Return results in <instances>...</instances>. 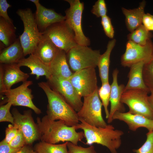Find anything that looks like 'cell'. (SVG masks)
Returning <instances> with one entry per match:
<instances>
[{
  "label": "cell",
  "instance_id": "cell-1",
  "mask_svg": "<svg viewBox=\"0 0 153 153\" xmlns=\"http://www.w3.org/2000/svg\"><path fill=\"white\" fill-rule=\"evenodd\" d=\"M37 121L42 141L52 144L68 142L77 145L84 137L83 131L77 132L75 126H68L62 120H51L46 115Z\"/></svg>",
  "mask_w": 153,
  "mask_h": 153
},
{
  "label": "cell",
  "instance_id": "cell-2",
  "mask_svg": "<svg viewBox=\"0 0 153 153\" xmlns=\"http://www.w3.org/2000/svg\"><path fill=\"white\" fill-rule=\"evenodd\" d=\"M79 119L80 122L75 126V128L76 130H83L86 144L90 146L94 143L100 144L107 148L111 153H118L117 150L121 145V137L124 134L122 131L115 129L110 124L105 127L92 126L83 119Z\"/></svg>",
  "mask_w": 153,
  "mask_h": 153
},
{
  "label": "cell",
  "instance_id": "cell-3",
  "mask_svg": "<svg viewBox=\"0 0 153 153\" xmlns=\"http://www.w3.org/2000/svg\"><path fill=\"white\" fill-rule=\"evenodd\" d=\"M38 84L47 97V116L50 119L62 120L69 126H75L79 123L77 112L61 95L51 88L47 82H41Z\"/></svg>",
  "mask_w": 153,
  "mask_h": 153
},
{
  "label": "cell",
  "instance_id": "cell-4",
  "mask_svg": "<svg viewBox=\"0 0 153 153\" xmlns=\"http://www.w3.org/2000/svg\"><path fill=\"white\" fill-rule=\"evenodd\" d=\"M24 26L23 33L19 36L24 56L33 54L42 36L35 17L30 8L19 9L16 12Z\"/></svg>",
  "mask_w": 153,
  "mask_h": 153
},
{
  "label": "cell",
  "instance_id": "cell-5",
  "mask_svg": "<svg viewBox=\"0 0 153 153\" xmlns=\"http://www.w3.org/2000/svg\"><path fill=\"white\" fill-rule=\"evenodd\" d=\"M101 55L99 50H93L88 46L78 44L66 53L67 62L75 72L97 66Z\"/></svg>",
  "mask_w": 153,
  "mask_h": 153
},
{
  "label": "cell",
  "instance_id": "cell-6",
  "mask_svg": "<svg viewBox=\"0 0 153 153\" xmlns=\"http://www.w3.org/2000/svg\"><path fill=\"white\" fill-rule=\"evenodd\" d=\"M149 92L139 89L124 91L121 97V102L128 106L129 112L141 115L153 120V109L148 100Z\"/></svg>",
  "mask_w": 153,
  "mask_h": 153
},
{
  "label": "cell",
  "instance_id": "cell-7",
  "mask_svg": "<svg viewBox=\"0 0 153 153\" xmlns=\"http://www.w3.org/2000/svg\"><path fill=\"white\" fill-rule=\"evenodd\" d=\"M98 89L84 97L82 106L77 114L79 119H83L91 125L105 127L107 124L102 116L103 105L98 95Z\"/></svg>",
  "mask_w": 153,
  "mask_h": 153
},
{
  "label": "cell",
  "instance_id": "cell-8",
  "mask_svg": "<svg viewBox=\"0 0 153 153\" xmlns=\"http://www.w3.org/2000/svg\"><path fill=\"white\" fill-rule=\"evenodd\" d=\"M41 33L66 53L77 44L74 33L65 20L52 25Z\"/></svg>",
  "mask_w": 153,
  "mask_h": 153
},
{
  "label": "cell",
  "instance_id": "cell-9",
  "mask_svg": "<svg viewBox=\"0 0 153 153\" xmlns=\"http://www.w3.org/2000/svg\"><path fill=\"white\" fill-rule=\"evenodd\" d=\"M70 7L65 11V21L73 31L75 39L77 44L88 46L90 39L84 33L82 27V17L84 9V4L79 0H65Z\"/></svg>",
  "mask_w": 153,
  "mask_h": 153
},
{
  "label": "cell",
  "instance_id": "cell-10",
  "mask_svg": "<svg viewBox=\"0 0 153 153\" xmlns=\"http://www.w3.org/2000/svg\"><path fill=\"white\" fill-rule=\"evenodd\" d=\"M126 50L121 58V63L124 67L143 62L146 63L153 57V43L151 40L142 46L128 40L126 44Z\"/></svg>",
  "mask_w": 153,
  "mask_h": 153
},
{
  "label": "cell",
  "instance_id": "cell-11",
  "mask_svg": "<svg viewBox=\"0 0 153 153\" xmlns=\"http://www.w3.org/2000/svg\"><path fill=\"white\" fill-rule=\"evenodd\" d=\"M47 80L52 89L61 95L76 112L80 110L83 104L82 97L69 79L52 75Z\"/></svg>",
  "mask_w": 153,
  "mask_h": 153
},
{
  "label": "cell",
  "instance_id": "cell-12",
  "mask_svg": "<svg viewBox=\"0 0 153 153\" xmlns=\"http://www.w3.org/2000/svg\"><path fill=\"white\" fill-rule=\"evenodd\" d=\"M95 68H88L75 72L69 79L81 97L89 95L98 89Z\"/></svg>",
  "mask_w": 153,
  "mask_h": 153
},
{
  "label": "cell",
  "instance_id": "cell-13",
  "mask_svg": "<svg viewBox=\"0 0 153 153\" xmlns=\"http://www.w3.org/2000/svg\"><path fill=\"white\" fill-rule=\"evenodd\" d=\"M12 113L14 118V126L22 132L27 145H30L40 138L39 128L34 122L30 110L24 111L22 114L17 109L14 108Z\"/></svg>",
  "mask_w": 153,
  "mask_h": 153
},
{
  "label": "cell",
  "instance_id": "cell-14",
  "mask_svg": "<svg viewBox=\"0 0 153 153\" xmlns=\"http://www.w3.org/2000/svg\"><path fill=\"white\" fill-rule=\"evenodd\" d=\"M33 83L31 81L27 80L16 88L6 90L4 95L6 98V101L11 103L13 106L29 107L36 114H40L41 110L33 103V96L32 94V90L28 87Z\"/></svg>",
  "mask_w": 153,
  "mask_h": 153
},
{
  "label": "cell",
  "instance_id": "cell-15",
  "mask_svg": "<svg viewBox=\"0 0 153 153\" xmlns=\"http://www.w3.org/2000/svg\"><path fill=\"white\" fill-rule=\"evenodd\" d=\"M118 70L116 69L113 70L112 73V81L110 85V107L109 116L107 121L109 124L110 123L113 121L112 117L115 112H124L125 110L123 104L121 101L125 86L123 84H118Z\"/></svg>",
  "mask_w": 153,
  "mask_h": 153
},
{
  "label": "cell",
  "instance_id": "cell-16",
  "mask_svg": "<svg viewBox=\"0 0 153 153\" xmlns=\"http://www.w3.org/2000/svg\"><path fill=\"white\" fill-rule=\"evenodd\" d=\"M114 120L124 122L129 129L133 131H135L141 127L146 128L148 131H153V120L141 115L133 114L128 112L116 111L112 117V121Z\"/></svg>",
  "mask_w": 153,
  "mask_h": 153
},
{
  "label": "cell",
  "instance_id": "cell-17",
  "mask_svg": "<svg viewBox=\"0 0 153 153\" xmlns=\"http://www.w3.org/2000/svg\"><path fill=\"white\" fill-rule=\"evenodd\" d=\"M35 17L38 28L41 33L52 25L65 20V16L42 5L36 10Z\"/></svg>",
  "mask_w": 153,
  "mask_h": 153
},
{
  "label": "cell",
  "instance_id": "cell-18",
  "mask_svg": "<svg viewBox=\"0 0 153 153\" xmlns=\"http://www.w3.org/2000/svg\"><path fill=\"white\" fill-rule=\"evenodd\" d=\"M60 50L49 38L42 34L32 54L45 64L49 65Z\"/></svg>",
  "mask_w": 153,
  "mask_h": 153
},
{
  "label": "cell",
  "instance_id": "cell-19",
  "mask_svg": "<svg viewBox=\"0 0 153 153\" xmlns=\"http://www.w3.org/2000/svg\"><path fill=\"white\" fill-rule=\"evenodd\" d=\"M3 71V81L6 90L10 89L14 84L27 80L29 75L22 71L17 63L1 64Z\"/></svg>",
  "mask_w": 153,
  "mask_h": 153
},
{
  "label": "cell",
  "instance_id": "cell-20",
  "mask_svg": "<svg viewBox=\"0 0 153 153\" xmlns=\"http://www.w3.org/2000/svg\"><path fill=\"white\" fill-rule=\"evenodd\" d=\"M17 64L20 67L24 66L29 68L31 71L30 74L35 75L37 80L43 76L47 79L52 75L49 65L45 64L33 54L30 55L27 58H24Z\"/></svg>",
  "mask_w": 153,
  "mask_h": 153
},
{
  "label": "cell",
  "instance_id": "cell-21",
  "mask_svg": "<svg viewBox=\"0 0 153 153\" xmlns=\"http://www.w3.org/2000/svg\"><path fill=\"white\" fill-rule=\"evenodd\" d=\"M146 4V1L143 0L140 3L139 6L136 8L128 9L122 8V12L125 17L126 27L130 33L132 32L142 24Z\"/></svg>",
  "mask_w": 153,
  "mask_h": 153
},
{
  "label": "cell",
  "instance_id": "cell-22",
  "mask_svg": "<svg viewBox=\"0 0 153 153\" xmlns=\"http://www.w3.org/2000/svg\"><path fill=\"white\" fill-rule=\"evenodd\" d=\"M24 51L19 39L0 51V63L2 64L17 63L24 58Z\"/></svg>",
  "mask_w": 153,
  "mask_h": 153
},
{
  "label": "cell",
  "instance_id": "cell-23",
  "mask_svg": "<svg viewBox=\"0 0 153 153\" xmlns=\"http://www.w3.org/2000/svg\"><path fill=\"white\" fill-rule=\"evenodd\" d=\"M49 66L52 76L69 79L73 74L69 68L66 53L63 50H59Z\"/></svg>",
  "mask_w": 153,
  "mask_h": 153
},
{
  "label": "cell",
  "instance_id": "cell-24",
  "mask_svg": "<svg viewBox=\"0 0 153 153\" xmlns=\"http://www.w3.org/2000/svg\"><path fill=\"white\" fill-rule=\"evenodd\" d=\"M144 64L143 62H141L133 64L130 67L128 75L129 80L125 86L124 91L131 89H139L150 92L144 83L143 77V69Z\"/></svg>",
  "mask_w": 153,
  "mask_h": 153
},
{
  "label": "cell",
  "instance_id": "cell-25",
  "mask_svg": "<svg viewBox=\"0 0 153 153\" xmlns=\"http://www.w3.org/2000/svg\"><path fill=\"white\" fill-rule=\"evenodd\" d=\"M116 42V40L115 39H113L109 41L107 44L105 51L101 55L99 58L97 66L102 84L109 82L110 56Z\"/></svg>",
  "mask_w": 153,
  "mask_h": 153
},
{
  "label": "cell",
  "instance_id": "cell-26",
  "mask_svg": "<svg viewBox=\"0 0 153 153\" xmlns=\"http://www.w3.org/2000/svg\"><path fill=\"white\" fill-rule=\"evenodd\" d=\"M16 29L13 24L0 17V41L5 47L9 46L16 39Z\"/></svg>",
  "mask_w": 153,
  "mask_h": 153
},
{
  "label": "cell",
  "instance_id": "cell-27",
  "mask_svg": "<svg viewBox=\"0 0 153 153\" xmlns=\"http://www.w3.org/2000/svg\"><path fill=\"white\" fill-rule=\"evenodd\" d=\"M153 35L142 24L127 36L128 40L142 46L146 44L151 40Z\"/></svg>",
  "mask_w": 153,
  "mask_h": 153
},
{
  "label": "cell",
  "instance_id": "cell-28",
  "mask_svg": "<svg viewBox=\"0 0 153 153\" xmlns=\"http://www.w3.org/2000/svg\"><path fill=\"white\" fill-rule=\"evenodd\" d=\"M68 142L56 144L41 141L35 145V150L37 153H69Z\"/></svg>",
  "mask_w": 153,
  "mask_h": 153
},
{
  "label": "cell",
  "instance_id": "cell-29",
  "mask_svg": "<svg viewBox=\"0 0 153 153\" xmlns=\"http://www.w3.org/2000/svg\"><path fill=\"white\" fill-rule=\"evenodd\" d=\"M110 85L109 82L102 84L101 86L98 89V95L101 101L104 109L106 118L107 119L109 115L108 106L110 102Z\"/></svg>",
  "mask_w": 153,
  "mask_h": 153
},
{
  "label": "cell",
  "instance_id": "cell-30",
  "mask_svg": "<svg viewBox=\"0 0 153 153\" xmlns=\"http://www.w3.org/2000/svg\"><path fill=\"white\" fill-rule=\"evenodd\" d=\"M144 83L150 91L153 90V57L148 62L144 64L143 69Z\"/></svg>",
  "mask_w": 153,
  "mask_h": 153
},
{
  "label": "cell",
  "instance_id": "cell-31",
  "mask_svg": "<svg viewBox=\"0 0 153 153\" xmlns=\"http://www.w3.org/2000/svg\"><path fill=\"white\" fill-rule=\"evenodd\" d=\"M144 144L139 148L133 150L135 153H153V131H148Z\"/></svg>",
  "mask_w": 153,
  "mask_h": 153
},
{
  "label": "cell",
  "instance_id": "cell-32",
  "mask_svg": "<svg viewBox=\"0 0 153 153\" xmlns=\"http://www.w3.org/2000/svg\"><path fill=\"white\" fill-rule=\"evenodd\" d=\"M12 105L11 103L8 102L6 104L0 107V122H7L14 124V118L10 112V109Z\"/></svg>",
  "mask_w": 153,
  "mask_h": 153
},
{
  "label": "cell",
  "instance_id": "cell-33",
  "mask_svg": "<svg viewBox=\"0 0 153 153\" xmlns=\"http://www.w3.org/2000/svg\"><path fill=\"white\" fill-rule=\"evenodd\" d=\"M107 10L105 2L104 0H98L92 7V13L97 17L101 18L107 15Z\"/></svg>",
  "mask_w": 153,
  "mask_h": 153
},
{
  "label": "cell",
  "instance_id": "cell-34",
  "mask_svg": "<svg viewBox=\"0 0 153 153\" xmlns=\"http://www.w3.org/2000/svg\"><path fill=\"white\" fill-rule=\"evenodd\" d=\"M67 147L69 153H97L94 146L92 145L84 147L68 142Z\"/></svg>",
  "mask_w": 153,
  "mask_h": 153
},
{
  "label": "cell",
  "instance_id": "cell-35",
  "mask_svg": "<svg viewBox=\"0 0 153 153\" xmlns=\"http://www.w3.org/2000/svg\"><path fill=\"white\" fill-rule=\"evenodd\" d=\"M101 23L106 35L109 38L113 39L114 31L110 18L107 15L101 17Z\"/></svg>",
  "mask_w": 153,
  "mask_h": 153
},
{
  "label": "cell",
  "instance_id": "cell-36",
  "mask_svg": "<svg viewBox=\"0 0 153 153\" xmlns=\"http://www.w3.org/2000/svg\"><path fill=\"white\" fill-rule=\"evenodd\" d=\"M10 146L14 148H20L26 144L25 137L22 132L19 129L14 138L8 143Z\"/></svg>",
  "mask_w": 153,
  "mask_h": 153
},
{
  "label": "cell",
  "instance_id": "cell-37",
  "mask_svg": "<svg viewBox=\"0 0 153 153\" xmlns=\"http://www.w3.org/2000/svg\"><path fill=\"white\" fill-rule=\"evenodd\" d=\"M11 7V5L7 3L6 0H0V17L13 24V21L9 17L7 12L8 9Z\"/></svg>",
  "mask_w": 153,
  "mask_h": 153
},
{
  "label": "cell",
  "instance_id": "cell-38",
  "mask_svg": "<svg viewBox=\"0 0 153 153\" xmlns=\"http://www.w3.org/2000/svg\"><path fill=\"white\" fill-rule=\"evenodd\" d=\"M18 129L12 124H9L5 130V137L4 139L9 143L15 137Z\"/></svg>",
  "mask_w": 153,
  "mask_h": 153
},
{
  "label": "cell",
  "instance_id": "cell-39",
  "mask_svg": "<svg viewBox=\"0 0 153 153\" xmlns=\"http://www.w3.org/2000/svg\"><path fill=\"white\" fill-rule=\"evenodd\" d=\"M142 24L149 31H153V15L149 13L144 14Z\"/></svg>",
  "mask_w": 153,
  "mask_h": 153
},
{
  "label": "cell",
  "instance_id": "cell-40",
  "mask_svg": "<svg viewBox=\"0 0 153 153\" xmlns=\"http://www.w3.org/2000/svg\"><path fill=\"white\" fill-rule=\"evenodd\" d=\"M21 148L16 149L12 147L4 139L0 143V153H15Z\"/></svg>",
  "mask_w": 153,
  "mask_h": 153
},
{
  "label": "cell",
  "instance_id": "cell-41",
  "mask_svg": "<svg viewBox=\"0 0 153 153\" xmlns=\"http://www.w3.org/2000/svg\"><path fill=\"white\" fill-rule=\"evenodd\" d=\"M3 71L1 65H0V95H4L6 90L5 88L3 81Z\"/></svg>",
  "mask_w": 153,
  "mask_h": 153
},
{
  "label": "cell",
  "instance_id": "cell-42",
  "mask_svg": "<svg viewBox=\"0 0 153 153\" xmlns=\"http://www.w3.org/2000/svg\"><path fill=\"white\" fill-rule=\"evenodd\" d=\"M15 153H37L29 146L25 145Z\"/></svg>",
  "mask_w": 153,
  "mask_h": 153
},
{
  "label": "cell",
  "instance_id": "cell-43",
  "mask_svg": "<svg viewBox=\"0 0 153 153\" xmlns=\"http://www.w3.org/2000/svg\"><path fill=\"white\" fill-rule=\"evenodd\" d=\"M150 94L148 96V100L150 104L153 109V90L150 91Z\"/></svg>",
  "mask_w": 153,
  "mask_h": 153
},
{
  "label": "cell",
  "instance_id": "cell-44",
  "mask_svg": "<svg viewBox=\"0 0 153 153\" xmlns=\"http://www.w3.org/2000/svg\"><path fill=\"white\" fill-rule=\"evenodd\" d=\"M29 1L35 4L36 7V10L38 9L41 5L40 3L39 0H29Z\"/></svg>",
  "mask_w": 153,
  "mask_h": 153
}]
</instances>
